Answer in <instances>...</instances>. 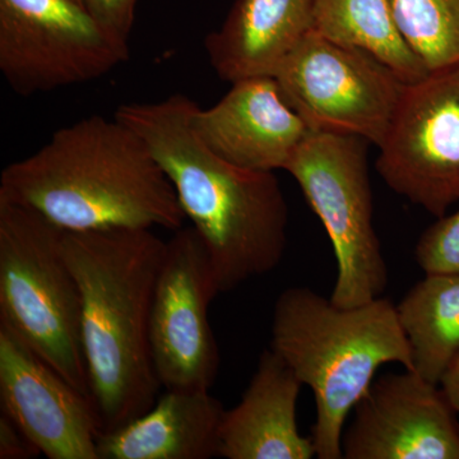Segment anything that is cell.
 I'll list each match as a JSON object with an SVG mask.
<instances>
[{"instance_id":"1","label":"cell","mask_w":459,"mask_h":459,"mask_svg":"<svg viewBox=\"0 0 459 459\" xmlns=\"http://www.w3.org/2000/svg\"><path fill=\"white\" fill-rule=\"evenodd\" d=\"M195 104L177 93L120 105L114 117L146 142L164 169L223 294L282 262L289 208L273 172L238 168L199 140L190 126Z\"/></svg>"},{"instance_id":"2","label":"cell","mask_w":459,"mask_h":459,"mask_svg":"<svg viewBox=\"0 0 459 459\" xmlns=\"http://www.w3.org/2000/svg\"><path fill=\"white\" fill-rule=\"evenodd\" d=\"M0 199L31 208L66 232L178 230L184 214L146 142L119 120L92 115L8 165Z\"/></svg>"},{"instance_id":"3","label":"cell","mask_w":459,"mask_h":459,"mask_svg":"<svg viewBox=\"0 0 459 459\" xmlns=\"http://www.w3.org/2000/svg\"><path fill=\"white\" fill-rule=\"evenodd\" d=\"M166 247L151 229L63 235V252L80 286L84 359L100 435L132 421L159 398L150 316Z\"/></svg>"},{"instance_id":"4","label":"cell","mask_w":459,"mask_h":459,"mask_svg":"<svg viewBox=\"0 0 459 459\" xmlns=\"http://www.w3.org/2000/svg\"><path fill=\"white\" fill-rule=\"evenodd\" d=\"M270 349L312 389L310 437L319 459L343 458L347 418L383 365L413 371L397 307L382 296L344 307L309 287H290L274 304Z\"/></svg>"},{"instance_id":"5","label":"cell","mask_w":459,"mask_h":459,"mask_svg":"<svg viewBox=\"0 0 459 459\" xmlns=\"http://www.w3.org/2000/svg\"><path fill=\"white\" fill-rule=\"evenodd\" d=\"M65 232L0 199V325L91 400L82 303L63 252Z\"/></svg>"},{"instance_id":"6","label":"cell","mask_w":459,"mask_h":459,"mask_svg":"<svg viewBox=\"0 0 459 459\" xmlns=\"http://www.w3.org/2000/svg\"><path fill=\"white\" fill-rule=\"evenodd\" d=\"M369 146L358 135L310 132L285 169L331 240L337 279L329 299L338 307L369 303L388 285L374 226Z\"/></svg>"},{"instance_id":"7","label":"cell","mask_w":459,"mask_h":459,"mask_svg":"<svg viewBox=\"0 0 459 459\" xmlns=\"http://www.w3.org/2000/svg\"><path fill=\"white\" fill-rule=\"evenodd\" d=\"M129 56V38L75 0H0V71L18 95L98 80Z\"/></svg>"},{"instance_id":"8","label":"cell","mask_w":459,"mask_h":459,"mask_svg":"<svg viewBox=\"0 0 459 459\" xmlns=\"http://www.w3.org/2000/svg\"><path fill=\"white\" fill-rule=\"evenodd\" d=\"M281 95L313 132L358 135L379 147L406 82L377 57L310 31L281 65Z\"/></svg>"},{"instance_id":"9","label":"cell","mask_w":459,"mask_h":459,"mask_svg":"<svg viewBox=\"0 0 459 459\" xmlns=\"http://www.w3.org/2000/svg\"><path fill=\"white\" fill-rule=\"evenodd\" d=\"M377 171L394 193L439 219L459 202V62L407 83Z\"/></svg>"},{"instance_id":"10","label":"cell","mask_w":459,"mask_h":459,"mask_svg":"<svg viewBox=\"0 0 459 459\" xmlns=\"http://www.w3.org/2000/svg\"><path fill=\"white\" fill-rule=\"evenodd\" d=\"M217 292L204 243L190 226L168 241L150 316L157 379L165 389L210 391L220 352L208 319Z\"/></svg>"},{"instance_id":"11","label":"cell","mask_w":459,"mask_h":459,"mask_svg":"<svg viewBox=\"0 0 459 459\" xmlns=\"http://www.w3.org/2000/svg\"><path fill=\"white\" fill-rule=\"evenodd\" d=\"M343 431L344 459H459L458 413L416 371L374 380Z\"/></svg>"},{"instance_id":"12","label":"cell","mask_w":459,"mask_h":459,"mask_svg":"<svg viewBox=\"0 0 459 459\" xmlns=\"http://www.w3.org/2000/svg\"><path fill=\"white\" fill-rule=\"evenodd\" d=\"M0 401L2 412L45 457L99 459L92 402L2 325Z\"/></svg>"},{"instance_id":"13","label":"cell","mask_w":459,"mask_h":459,"mask_svg":"<svg viewBox=\"0 0 459 459\" xmlns=\"http://www.w3.org/2000/svg\"><path fill=\"white\" fill-rule=\"evenodd\" d=\"M190 126L199 140L230 164L247 170H285L313 132L289 107L274 77L231 83L216 105L195 104Z\"/></svg>"},{"instance_id":"14","label":"cell","mask_w":459,"mask_h":459,"mask_svg":"<svg viewBox=\"0 0 459 459\" xmlns=\"http://www.w3.org/2000/svg\"><path fill=\"white\" fill-rule=\"evenodd\" d=\"M303 383L267 349L237 406L225 410L217 457L226 459H312V437H303L296 407Z\"/></svg>"},{"instance_id":"15","label":"cell","mask_w":459,"mask_h":459,"mask_svg":"<svg viewBox=\"0 0 459 459\" xmlns=\"http://www.w3.org/2000/svg\"><path fill=\"white\" fill-rule=\"evenodd\" d=\"M316 0H237L225 22L204 41L211 65L234 83L274 77L287 56L312 31Z\"/></svg>"},{"instance_id":"16","label":"cell","mask_w":459,"mask_h":459,"mask_svg":"<svg viewBox=\"0 0 459 459\" xmlns=\"http://www.w3.org/2000/svg\"><path fill=\"white\" fill-rule=\"evenodd\" d=\"M223 412L210 391L166 389L146 412L100 435L99 459L217 457Z\"/></svg>"},{"instance_id":"17","label":"cell","mask_w":459,"mask_h":459,"mask_svg":"<svg viewBox=\"0 0 459 459\" xmlns=\"http://www.w3.org/2000/svg\"><path fill=\"white\" fill-rule=\"evenodd\" d=\"M395 307L413 371L440 385L459 355V274H427Z\"/></svg>"},{"instance_id":"18","label":"cell","mask_w":459,"mask_h":459,"mask_svg":"<svg viewBox=\"0 0 459 459\" xmlns=\"http://www.w3.org/2000/svg\"><path fill=\"white\" fill-rule=\"evenodd\" d=\"M312 31L377 57L406 83L429 74L398 29L391 0H316Z\"/></svg>"},{"instance_id":"19","label":"cell","mask_w":459,"mask_h":459,"mask_svg":"<svg viewBox=\"0 0 459 459\" xmlns=\"http://www.w3.org/2000/svg\"><path fill=\"white\" fill-rule=\"evenodd\" d=\"M398 29L429 72L459 62V0H391Z\"/></svg>"},{"instance_id":"20","label":"cell","mask_w":459,"mask_h":459,"mask_svg":"<svg viewBox=\"0 0 459 459\" xmlns=\"http://www.w3.org/2000/svg\"><path fill=\"white\" fill-rule=\"evenodd\" d=\"M415 256L425 274H459V210L439 217L422 232Z\"/></svg>"},{"instance_id":"21","label":"cell","mask_w":459,"mask_h":459,"mask_svg":"<svg viewBox=\"0 0 459 459\" xmlns=\"http://www.w3.org/2000/svg\"><path fill=\"white\" fill-rule=\"evenodd\" d=\"M138 0H87V8L115 31L129 38Z\"/></svg>"},{"instance_id":"22","label":"cell","mask_w":459,"mask_h":459,"mask_svg":"<svg viewBox=\"0 0 459 459\" xmlns=\"http://www.w3.org/2000/svg\"><path fill=\"white\" fill-rule=\"evenodd\" d=\"M40 455L21 429L5 413H0V459H31Z\"/></svg>"},{"instance_id":"23","label":"cell","mask_w":459,"mask_h":459,"mask_svg":"<svg viewBox=\"0 0 459 459\" xmlns=\"http://www.w3.org/2000/svg\"><path fill=\"white\" fill-rule=\"evenodd\" d=\"M440 386L446 397L448 398L449 403L459 415V355L444 374Z\"/></svg>"},{"instance_id":"24","label":"cell","mask_w":459,"mask_h":459,"mask_svg":"<svg viewBox=\"0 0 459 459\" xmlns=\"http://www.w3.org/2000/svg\"><path fill=\"white\" fill-rule=\"evenodd\" d=\"M75 2L80 3V4L86 5V2H87V0H75ZM86 7H87V5H86Z\"/></svg>"}]
</instances>
